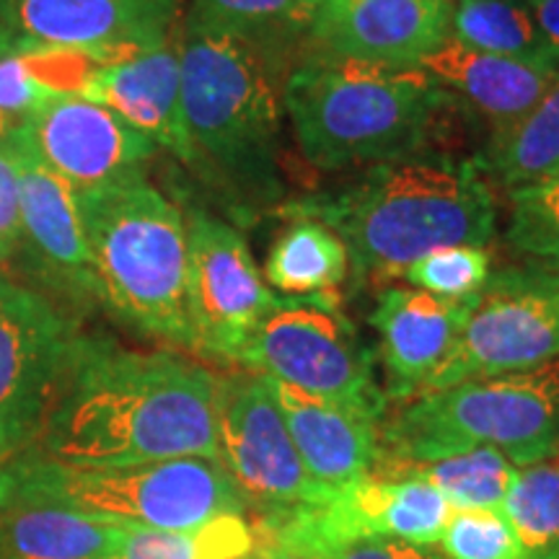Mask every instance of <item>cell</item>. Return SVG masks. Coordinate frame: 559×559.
I'll return each mask as SVG.
<instances>
[{
    "label": "cell",
    "mask_w": 559,
    "mask_h": 559,
    "mask_svg": "<svg viewBox=\"0 0 559 559\" xmlns=\"http://www.w3.org/2000/svg\"><path fill=\"white\" fill-rule=\"evenodd\" d=\"M221 376L177 349L83 334L32 451L70 466L218 459Z\"/></svg>",
    "instance_id": "obj_1"
},
{
    "label": "cell",
    "mask_w": 559,
    "mask_h": 559,
    "mask_svg": "<svg viewBox=\"0 0 559 559\" xmlns=\"http://www.w3.org/2000/svg\"><path fill=\"white\" fill-rule=\"evenodd\" d=\"M283 213L330 226L360 280L402 275L443 247H485L498 221L479 164L417 153L376 164L345 190L296 200Z\"/></svg>",
    "instance_id": "obj_2"
},
{
    "label": "cell",
    "mask_w": 559,
    "mask_h": 559,
    "mask_svg": "<svg viewBox=\"0 0 559 559\" xmlns=\"http://www.w3.org/2000/svg\"><path fill=\"white\" fill-rule=\"evenodd\" d=\"M417 66H386L313 52L283 86L304 156L326 171L383 164L417 153L449 104Z\"/></svg>",
    "instance_id": "obj_3"
},
{
    "label": "cell",
    "mask_w": 559,
    "mask_h": 559,
    "mask_svg": "<svg viewBox=\"0 0 559 559\" xmlns=\"http://www.w3.org/2000/svg\"><path fill=\"white\" fill-rule=\"evenodd\" d=\"M94 300L132 330L194 353L187 221L145 174L75 192Z\"/></svg>",
    "instance_id": "obj_4"
},
{
    "label": "cell",
    "mask_w": 559,
    "mask_h": 559,
    "mask_svg": "<svg viewBox=\"0 0 559 559\" xmlns=\"http://www.w3.org/2000/svg\"><path fill=\"white\" fill-rule=\"evenodd\" d=\"M270 50L192 19L177 41L181 111L194 166L249 194L275 190L283 91Z\"/></svg>",
    "instance_id": "obj_5"
},
{
    "label": "cell",
    "mask_w": 559,
    "mask_h": 559,
    "mask_svg": "<svg viewBox=\"0 0 559 559\" xmlns=\"http://www.w3.org/2000/svg\"><path fill=\"white\" fill-rule=\"evenodd\" d=\"M58 508L83 519L156 531L249 515L218 459L187 456L135 466H70L26 451L0 466V508Z\"/></svg>",
    "instance_id": "obj_6"
},
{
    "label": "cell",
    "mask_w": 559,
    "mask_h": 559,
    "mask_svg": "<svg viewBox=\"0 0 559 559\" xmlns=\"http://www.w3.org/2000/svg\"><path fill=\"white\" fill-rule=\"evenodd\" d=\"M492 449L515 469L559 453V358L402 402L381 425L379 464ZM376 464V466H379Z\"/></svg>",
    "instance_id": "obj_7"
},
{
    "label": "cell",
    "mask_w": 559,
    "mask_h": 559,
    "mask_svg": "<svg viewBox=\"0 0 559 559\" xmlns=\"http://www.w3.org/2000/svg\"><path fill=\"white\" fill-rule=\"evenodd\" d=\"M239 366L383 423L386 394L337 293L283 296L243 347Z\"/></svg>",
    "instance_id": "obj_8"
},
{
    "label": "cell",
    "mask_w": 559,
    "mask_h": 559,
    "mask_svg": "<svg viewBox=\"0 0 559 559\" xmlns=\"http://www.w3.org/2000/svg\"><path fill=\"white\" fill-rule=\"evenodd\" d=\"M81 340L60 300L0 272V466L37 445Z\"/></svg>",
    "instance_id": "obj_9"
},
{
    "label": "cell",
    "mask_w": 559,
    "mask_h": 559,
    "mask_svg": "<svg viewBox=\"0 0 559 559\" xmlns=\"http://www.w3.org/2000/svg\"><path fill=\"white\" fill-rule=\"evenodd\" d=\"M555 358H559V270L536 262L500 270L477 293L449 358L430 376L423 394L539 368Z\"/></svg>",
    "instance_id": "obj_10"
},
{
    "label": "cell",
    "mask_w": 559,
    "mask_h": 559,
    "mask_svg": "<svg viewBox=\"0 0 559 559\" xmlns=\"http://www.w3.org/2000/svg\"><path fill=\"white\" fill-rule=\"evenodd\" d=\"M218 461L260 519L321 508L337 489L306 472L267 376H221Z\"/></svg>",
    "instance_id": "obj_11"
},
{
    "label": "cell",
    "mask_w": 559,
    "mask_h": 559,
    "mask_svg": "<svg viewBox=\"0 0 559 559\" xmlns=\"http://www.w3.org/2000/svg\"><path fill=\"white\" fill-rule=\"evenodd\" d=\"M185 221L194 355L239 366L251 334L283 296L264 283L247 239L230 223L200 207L190 210Z\"/></svg>",
    "instance_id": "obj_12"
},
{
    "label": "cell",
    "mask_w": 559,
    "mask_h": 559,
    "mask_svg": "<svg viewBox=\"0 0 559 559\" xmlns=\"http://www.w3.org/2000/svg\"><path fill=\"white\" fill-rule=\"evenodd\" d=\"M32 151L75 192L145 174L158 145L102 104L60 94L24 128Z\"/></svg>",
    "instance_id": "obj_13"
},
{
    "label": "cell",
    "mask_w": 559,
    "mask_h": 559,
    "mask_svg": "<svg viewBox=\"0 0 559 559\" xmlns=\"http://www.w3.org/2000/svg\"><path fill=\"white\" fill-rule=\"evenodd\" d=\"M179 0H16L19 52L70 50L111 60L169 41Z\"/></svg>",
    "instance_id": "obj_14"
},
{
    "label": "cell",
    "mask_w": 559,
    "mask_h": 559,
    "mask_svg": "<svg viewBox=\"0 0 559 559\" xmlns=\"http://www.w3.org/2000/svg\"><path fill=\"white\" fill-rule=\"evenodd\" d=\"M19 171L21 249L58 300L94 298L86 234L75 190L47 169L32 151L24 130L5 140ZM19 249V251H21Z\"/></svg>",
    "instance_id": "obj_15"
},
{
    "label": "cell",
    "mask_w": 559,
    "mask_h": 559,
    "mask_svg": "<svg viewBox=\"0 0 559 559\" xmlns=\"http://www.w3.org/2000/svg\"><path fill=\"white\" fill-rule=\"evenodd\" d=\"M321 52L417 66L451 37L449 0H321L311 21Z\"/></svg>",
    "instance_id": "obj_16"
},
{
    "label": "cell",
    "mask_w": 559,
    "mask_h": 559,
    "mask_svg": "<svg viewBox=\"0 0 559 559\" xmlns=\"http://www.w3.org/2000/svg\"><path fill=\"white\" fill-rule=\"evenodd\" d=\"M79 96L102 104L135 128L158 148L194 166L190 135L181 111V70L177 45L166 41L151 50L96 62Z\"/></svg>",
    "instance_id": "obj_17"
},
{
    "label": "cell",
    "mask_w": 559,
    "mask_h": 559,
    "mask_svg": "<svg viewBox=\"0 0 559 559\" xmlns=\"http://www.w3.org/2000/svg\"><path fill=\"white\" fill-rule=\"evenodd\" d=\"M477 298V296H474ZM474 298L445 300L415 288H386L379 296L370 324L381 337V366L386 400L409 402L449 358Z\"/></svg>",
    "instance_id": "obj_18"
},
{
    "label": "cell",
    "mask_w": 559,
    "mask_h": 559,
    "mask_svg": "<svg viewBox=\"0 0 559 559\" xmlns=\"http://www.w3.org/2000/svg\"><path fill=\"white\" fill-rule=\"evenodd\" d=\"M277 407L306 472L326 487H347L373 474L381 453L379 419L272 381Z\"/></svg>",
    "instance_id": "obj_19"
},
{
    "label": "cell",
    "mask_w": 559,
    "mask_h": 559,
    "mask_svg": "<svg viewBox=\"0 0 559 559\" xmlns=\"http://www.w3.org/2000/svg\"><path fill=\"white\" fill-rule=\"evenodd\" d=\"M417 68L464 96L495 128L528 111L559 79V60L502 58L474 50L456 37H445Z\"/></svg>",
    "instance_id": "obj_20"
},
{
    "label": "cell",
    "mask_w": 559,
    "mask_h": 559,
    "mask_svg": "<svg viewBox=\"0 0 559 559\" xmlns=\"http://www.w3.org/2000/svg\"><path fill=\"white\" fill-rule=\"evenodd\" d=\"M443 495L419 479L366 477L340 487L326 506L313 508L330 528L436 547L451 519Z\"/></svg>",
    "instance_id": "obj_21"
},
{
    "label": "cell",
    "mask_w": 559,
    "mask_h": 559,
    "mask_svg": "<svg viewBox=\"0 0 559 559\" xmlns=\"http://www.w3.org/2000/svg\"><path fill=\"white\" fill-rule=\"evenodd\" d=\"M120 534L58 508H0V559H115Z\"/></svg>",
    "instance_id": "obj_22"
},
{
    "label": "cell",
    "mask_w": 559,
    "mask_h": 559,
    "mask_svg": "<svg viewBox=\"0 0 559 559\" xmlns=\"http://www.w3.org/2000/svg\"><path fill=\"white\" fill-rule=\"evenodd\" d=\"M479 166L510 192L557 177L559 79L528 111H523L513 122L495 128Z\"/></svg>",
    "instance_id": "obj_23"
},
{
    "label": "cell",
    "mask_w": 559,
    "mask_h": 559,
    "mask_svg": "<svg viewBox=\"0 0 559 559\" xmlns=\"http://www.w3.org/2000/svg\"><path fill=\"white\" fill-rule=\"evenodd\" d=\"M349 257L330 226L313 218H290L272 241L264 262V283L288 298L337 293L345 283Z\"/></svg>",
    "instance_id": "obj_24"
},
{
    "label": "cell",
    "mask_w": 559,
    "mask_h": 559,
    "mask_svg": "<svg viewBox=\"0 0 559 559\" xmlns=\"http://www.w3.org/2000/svg\"><path fill=\"white\" fill-rule=\"evenodd\" d=\"M515 466L492 449H466L428 461L379 464L370 477L419 479L430 485L453 510L498 508L508 498L515 479Z\"/></svg>",
    "instance_id": "obj_25"
},
{
    "label": "cell",
    "mask_w": 559,
    "mask_h": 559,
    "mask_svg": "<svg viewBox=\"0 0 559 559\" xmlns=\"http://www.w3.org/2000/svg\"><path fill=\"white\" fill-rule=\"evenodd\" d=\"M254 544L249 515L226 513L179 531L122 526L115 559H249Z\"/></svg>",
    "instance_id": "obj_26"
},
{
    "label": "cell",
    "mask_w": 559,
    "mask_h": 559,
    "mask_svg": "<svg viewBox=\"0 0 559 559\" xmlns=\"http://www.w3.org/2000/svg\"><path fill=\"white\" fill-rule=\"evenodd\" d=\"M451 37L502 58L559 60V52L544 39L528 0H461L451 9Z\"/></svg>",
    "instance_id": "obj_27"
},
{
    "label": "cell",
    "mask_w": 559,
    "mask_h": 559,
    "mask_svg": "<svg viewBox=\"0 0 559 559\" xmlns=\"http://www.w3.org/2000/svg\"><path fill=\"white\" fill-rule=\"evenodd\" d=\"M502 513L519 559H559V453L515 472Z\"/></svg>",
    "instance_id": "obj_28"
},
{
    "label": "cell",
    "mask_w": 559,
    "mask_h": 559,
    "mask_svg": "<svg viewBox=\"0 0 559 559\" xmlns=\"http://www.w3.org/2000/svg\"><path fill=\"white\" fill-rule=\"evenodd\" d=\"M319 0H192V21L275 47L283 37L311 29Z\"/></svg>",
    "instance_id": "obj_29"
},
{
    "label": "cell",
    "mask_w": 559,
    "mask_h": 559,
    "mask_svg": "<svg viewBox=\"0 0 559 559\" xmlns=\"http://www.w3.org/2000/svg\"><path fill=\"white\" fill-rule=\"evenodd\" d=\"M508 241L536 264L559 270V174L510 192Z\"/></svg>",
    "instance_id": "obj_30"
},
{
    "label": "cell",
    "mask_w": 559,
    "mask_h": 559,
    "mask_svg": "<svg viewBox=\"0 0 559 559\" xmlns=\"http://www.w3.org/2000/svg\"><path fill=\"white\" fill-rule=\"evenodd\" d=\"M415 290H425L430 296L445 300L474 298L492 277V257L485 247L456 243L419 257L402 272Z\"/></svg>",
    "instance_id": "obj_31"
},
{
    "label": "cell",
    "mask_w": 559,
    "mask_h": 559,
    "mask_svg": "<svg viewBox=\"0 0 559 559\" xmlns=\"http://www.w3.org/2000/svg\"><path fill=\"white\" fill-rule=\"evenodd\" d=\"M438 544L449 559H519L513 528L498 508L451 510Z\"/></svg>",
    "instance_id": "obj_32"
},
{
    "label": "cell",
    "mask_w": 559,
    "mask_h": 559,
    "mask_svg": "<svg viewBox=\"0 0 559 559\" xmlns=\"http://www.w3.org/2000/svg\"><path fill=\"white\" fill-rule=\"evenodd\" d=\"M293 519H296L298 528L304 531V536L319 551L321 559H449L443 551L428 547V544L360 536L330 528L317 519L313 508L293 510Z\"/></svg>",
    "instance_id": "obj_33"
},
{
    "label": "cell",
    "mask_w": 559,
    "mask_h": 559,
    "mask_svg": "<svg viewBox=\"0 0 559 559\" xmlns=\"http://www.w3.org/2000/svg\"><path fill=\"white\" fill-rule=\"evenodd\" d=\"M55 96L60 94L39 79L37 58L32 50L0 55V145L24 130Z\"/></svg>",
    "instance_id": "obj_34"
},
{
    "label": "cell",
    "mask_w": 559,
    "mask_h": 559,
    "mask_svg": "<svg viewBox=\"0 0 559 559\" xmlns=\"http://www.w3.org/2000/svg\"><path fill=\"white\" fill-rule=\"evenodd\" d=\"M254 534V555L249 559H321L319 551L304 536V531L298 528L293 513L257 519Z\"/></svg>",
    "instance_id": "obj_35"
},
{
    "label": "cell",
    "mask_w": 559,
    "mask_h": 559,
    "mask_svg": "<svg viewBox=\"0 0 559 559\" xmlns=\"http://www.w3.org/2000/svg\"><path fill=\"white\" fill-rule=\"evenodd\" d=\"M21 249V202L19 171L11 151L0 145V264L16 257Z\"/></svg>",
    "instance_id": "obj_36"
},
{
    "label": "cell",
    "mask_w": 559,
    "mask_h": 559,
    "mask_svg": "<svg viewBox=\"0 0 559 559\" xmlns=\"http://www.w3.org/2000/svg\"><path fill=\"white\" fill-rule=\"evenodd\" d=\"M528 9L534 13L544 39L549 41L551 50L559 52V0H528Z\"/></svg>",
    "instance_id": "obj_37"
},
{
    "label": "cell",
    "mask_w": 559,
    "mask_h": 559,
    "mask_svg": "<svg viewBox=\"0 0 559 559\" xmlns=\"http://www.w3.org/2000/svg\"><path fill=\"white\" fill-rule=\"evenodd\" d=\"M13 3L16 0H0V55L19 52L16 19H13Z\"/></svg>",
    "instance_id": "obj_38"
},
{
    "label": "cell",
    "mask_w": 559,
    "mask_h": 559,
    "mask_svg": "<svg viewBox=\"0 0 559 559\" xmlns=\"http://www.w3.org/2000/svg\"><path fill=\"white\" fill-rule=\"evenodd\" d=\"M319 3H321V0H319Z\"/></svg>",
    "instance_id": "obj_39"
}]
</instances>
